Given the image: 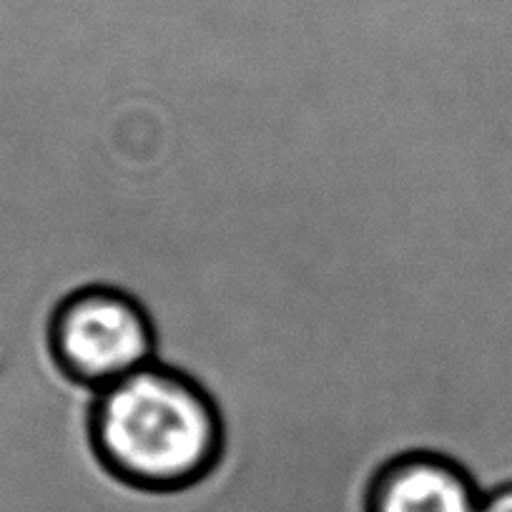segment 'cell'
I'll use <instances>...</instances> for the list:
<instances>
[{"label": "cell", "instance_id": "cell-1", "mask_svg": "<svg viewBox=\"0 0 512 512\" xmlns=\"http://www.w3.org/2000/svg\"><path fill=\"white\" fill-rule=\"evenodd\" d=\"M93 437L103 460L128 480L171 487L214 462L219 415L199 384L164 364H146L101 387Z\"/></svg>", "mask_w": 512, "mask_h": 512}, {"label": "cell", "instance_id": "cell-3", "mask_svg": "<svg viewBox=\"0 0 512 512\" xmlns=\"http://www.w3.org/2000/svg\"><path fill=\"white\" fill-rule=\"evenodd\" d=\"M480 500L460 467L435 455H410L382 472L372 512H477Z\"/></svg>", "mask_w": 512, "mask_h": 512}, {"label": "cell", "instance_id": "cell-4", "mask_svg": "<svg viewBox=\"0 0 512 512\" xmlns=\"http://www.w3.org/2000/svg\"><path fill=\"white\" fill-rule=\"evenodd\" d=\"M477 512H512V485H502L482 495Z\"/></svg>", "mask_w": 512, "mask_h": 512}, {"label": "cell", "instance_id": "cell-2", "mask_svg": "<svg viewBox=\"0 0 512 512\" xmlns=\"http://www.w3.org/2000/svg\"><path fill=\"white\" fill-rule=\"evenodd\" d=\"M51 347L71 377L96 387L154 362V332L141 304L106 287L76 289L56 304Z\"/></svg>", "mask_w": 512, "mask_h": 512}]
</instances>
